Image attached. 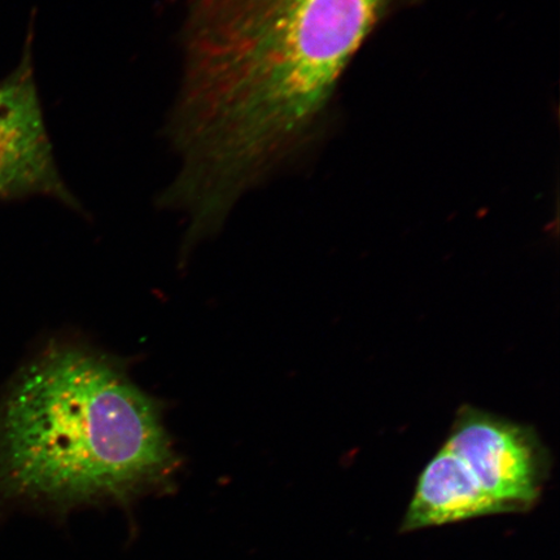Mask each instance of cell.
Instances as JSON below:
<instances>
[{
	"label": "cell",
	"mask_w": 560,
	"mask_h": 560,
	"mask_svg": "<svg viewBox=\"0 0 560 560\" xmlns=\"http://www.w3.org/2000/svg\"><path fill=\"white\" fill-rule=\"evenodd\" d=\"M392 0H188L159 206L184 241L219 233L245 194L311 135Z\"/></svg>",
	"instance_id": "cell-1"
},
{
	"label": "cell",
	"mask_w": 560,
	"mask_h": 560,
	"mask_svg": "<svg viewBox=\"0 0 560 560\" xmlns=\"http://www.w3.org/2000/svg\"><path fill=\"white\" fill-rule=\"evenodd\" d=\"M32 196L81 209L56 163L35 85L30 39L19 66L0 81V199Z\"/></svg>",
	"instance_id": "cell-4"
},
{
	"label": "cell",
	"mask_w": 560,
	"mask_h": 560,
	"mask_svg": "<svg viewBox=\"0 0 560 560\" xmlns=\"http://www.w3.org/2000/svg\"><path fill=\"white\" fill-rule=\"evenodd\" d=\"M489 515L488 503L468 480L459 459L443 445L420 472L400 530L408 534Z\"/></svg>",
	"instance_id": "cell-5"
},
{
	"label": "cell",
	"mask_w": 560,
	"mask_h": 560,
	"mask_svg": "<svg viewBox=\"0 0 560 560\" xmlns=\"http://www.w3.org/2000/svg\"><path fill=\"white\" fill-rule=\"evenodd\" d=\"M444 446L459 459L492 515L527 513L540 501L550 457L532 427L464 406Z\"/></svg>",
	"instance_id": "cell-3"
},
{
	"label": "cell",
	"mask_w": 560,
	"mask_h": 560,
	"mask_svg": "<svg viewBox=\"0 0 560 560\" xmlns=\"http://www.w3.org/2000/svg\"><path fill=\"white\" fill-rule=\"evenodd\" d=\"M177 468L164 406L85 342L46 347L0 404V502L126 501L166 486Z\"/></svg>",
	"instance_id": "cell-2"
}]
</instances>
